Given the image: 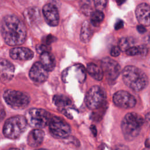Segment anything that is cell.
<instances>
[{"instance_id":"cell-1","label":"cell","mask_w":150,"mask_h":150,"mask_svg":"<svg viewBox=\"0 0 150 150\" xmlns=\"http://www.w3.org/2000/svg\"><path fill=\"white\" fill-rule=\"evenodd\" d=\"M0 30L5 42L12 46L23 44L27 36L26 28L16 16L9 15L4 16L1 22Z\"/></svg>"},{"instance_id":"cell-2","label":"cell","mask_w":150,"mask_h":150,"mask_svg":"<svg viewBox=\"0 0 150 150\" xmlns=\"http://www.w3.org/2000/svg\"><path fill=\"white\" fill-rule=\"evenodd\" d=\"M124 83L135 91H140L148 85V80L146 74L140 69L134 66H127L122 71Z\"/></svg>"},{"instance_id":"cell-3","label":"cell","mask_w":150,"mask_h":150,"mask_svg":"<svg viewBox=\"0 0 150 150\" xmlns=\"http://www.w3.org/2000/svg\"><path fill=\"white\" fill-rule=\"evenodd\" d=\"M144 124L142 117L135 112L127 114L121 122V129L125 139L131 141L137 137Z\"/></svg>"},{"instance_id":"cell-4","label":"cell","mask_w":150,"mask_h":150,"mask_svg":"<svg viewBox=\"0 0 150 150\" xmlns=\"http://www.w3.org/2000/svg\"><path fill=\"white\" fill-rule=\"evenodd\" d=\"M28 125L25 117L22 115L12 117L5 121L3 127V134L8 138L17 139L26 131Z\"/></svg>"},{"instance_id":"cell-5","label":"cell","mask_w":150,"mask_h":150,"mask_svg":"<svg viewBox=\"0 0 150 150\" xmlns=\"http://www.w3.org/2000/svg\"><path fill=\"white\" fill-rule=\"evenodd\" d=\"M28 125L34 129H41L49 123L51 119L50 114L42 108H33L29 110L25 117Z\"/></svg>"},{"instance_id":"cell-6","label":"cell","mask_w":150,"mask_h":150,"mask_svg":"<svg viewBox=\"0 0 150 150\" xmlns=\"http://www.w3.org/2000/svg\"><path fill=\"white\" fill-rule=\"evenodd\" d=\"M3 97L9 106L16 110L25 108L30 102V97L28 94L12 89L6 90L3 94Z\"/></svg>"},{"instance_id":"cell-7","label":"cell","mask_w":150,"mask_h":150,"mask_svg":"<svg viewBox=\"0 0 150 150\" xmlns=\"http://www.w3.org/2000/svg\"><path fill=\"white\" fill-rule=\"evenodd\" d=\"M48 125L51 134L55 138H66L71 133V128L69 124L60 117H52Z\"/></svg>"},{"instance_id":"cell-8","label":"cell","mask_w":150,"mask_h":150,"mask_svg":"<svg viewBox=\"0 0 150 150\" xmlns=\"http://www.w3.org/2000/svg\"><path fill=\"white\" fill-rule=\"evenodd\" d=\"M105 98V93L104 90L98 86L91 87L86 94L85 103L87 107L91 110L98 108Z\"/></svg>"},{"instance_id":"cell-9","label":"cell","mask_w":150,"mask_h":150,"mask_svg":"<svg viewBox=\"0 0 150 150\" xmlns=\"http://www.w3.org/2000/svg\"><path fill=\"white\" fill-rule=\"evenodd\" d=\"M112 100L116 106L122 108H132L137 103L134 96L125 90L117 91L113 96Z\"/></svg>"},{"instance_id":"cell-10","label":"cell","mask_w":150,"mask_h":150,"mask_svg":"<svg viewBox=\"0 0 150 150\" xmlns=\"http://www.w3.org/2000/svg\"><path fill=\"white\" fill-rule=\"evenodd\" d=\"M101 65L104 74L109 80H114L118 77L121 68L118 62L110 57H105L101 60Z\"/></svg>"},{"instance_id":"cell-11","label":"cell","mask_w":150,"mask_h":150,"mask_svg":"<svg viewBox=\"0 0 150 150\" xmlns=\"http://www.w3.org/2000/svg\"><path fill=\"white\" fill-rule=\"evenodd\" d=\"M29 75L33 82L40 84L47 79L49 73L40 62H35L30 68Z\"/></svg>"},{"instance_id":"cell-12","label":"cell","mask_w":150,"mask_h":150,"mask_svg":"<svg viewBox=\"0 0 150 150\" xmlns=\"http://www.w3.org/2000/svg\"><path fill=\"white\" fill-rule=\"evenodd\" d=\"M42 13L44 18L48 25L56 26L59 21V12L55 5L50 3L45 4L42 8Z\"/></svg>"},{"instance_id":"cell-13","label":"cell","mask_w":150,"mask_h":150,"mask_svg":"<svg viewBox=\"0 0 150 150\" xmlns=\"http://www.w3.org/2000/svg\"><path fill=\"white\" fill-rule=\"evenodd\" d=\"M15 67L10 62L5 59H0V81L3 83L9 82L13 77Z\"/></svg>"},{"instance_id":"cell-14","label":"cell","mask_w":150,"mask_h":150,"mask_svg":"<svg viewBox=\"0 0 150 150\" xmlns=\"http://www.w3.org/2000/svg\"><path fill=\"white\" fill-rule=\"evenodd\" d=\"M135 15L140 25L150 26V5L146 3L138 5L135 9Z\"/></svg>"},{"instance_id":"cell-15","label":"cell","mask_w":150,"mask_h":150,"mask_svg":"<svg viewBox=\"0 0 150 150\" xmlns=\"http://www.w3.org/2000/svg\"><path fill=\"white\" fill-rule=\"evenodd\" d=\"M9 55L13 60L24 61L31 60L33 57L34 53L27 47H16L10 50Z\"/></svg>"},{"instance_id":"cell-16","label":"cell","mask_w":150,"mask_h":150,"mask_svg":"<svg viewBox=\"0 0 150 150\" xmlns=\"http://www.w3.org/2000/svg\"><path fill=\"white\" fill-rule=\"evenodd\" d=\"M45 132L41 129H33L27 137V143L31 147H38L43 141Z\"/></svg>"},{"instance_id":"cell-17","label":"cell","mask_w":150,"mask_h":150,"mask_svg":"<svg viewBox=\"0 0 150 150\" xmlns=\"http://www.w3.org/2000/svg\"><path fill=\"white\" fill-rule=\"evenodd\" d=\"M24 17L30 26L37 25L40 22V12L39 8L30 7L27 8L24 13Z\"/></svg>"},{"instance_id":"cell-18","label":"cell","mask_w":150,"mask_h":150,"mask_svg":"<svg viewBox=\"0 0 150 150\" xmlns=\"http://www.w3.org/2000/svg\"><path fill=\"white\" fill-rule=\"evenodd\" d=\"M39 62L47 71H52L56 66L55 59L49 52H43L40 54Z\"/></svg>"},{"instance_id":"cell-19","label":"cell","mask_w":150,"mask_h":150,"mask_svg":"<svg viewBox=\"0 0 150 150\" xmlns=\"http://www.w3.org/2000/svg\"><path fill=\"white\" fill-rule=\"evenodd\" d=\"M93 33V29L91 24L88 21H85L81 26L80 32V39L83 43H88Z\"/></svg>"},{"instance_id":"cell-20","label":"cell","mask_w":150,"mask_h":150,"mask_svg":"<svg viewBox=\"0 0 150 150\" xmlns=\"http://www.w3.org/2000/svg\"><path fill=\"white\" fill-rule=\"evenodd\" d=\"M87 73L95 80H101L104 76V73L101 67L93 63H90L87 65Z\"/></svg>"},{"instance_id":"cell-21","label":"cell","mask_w":150,"mask_h":150,"mask_svg":"<svg viewBox=\"0 0 150 150\" xmlns=\"http://www.w3.org/2000/svg\"><path fill=\"white\" fill-rule=\"evenodd\" d=\"M127 55L134 56L137 55L145 56L148 53V49L144 45H140L138 46H132L125 51Z\"/></svg>"},{"instance_id":"cell-22","label":"cell","mask_w":150,"mask_h":150,"mask_svg":"<svg viewBox=\"0 0 150 150\" xmlns=\"http://www.w3.org/2000/svg\"><path fill=\"white\" fill-rule=\"evenodd\" d=\"M53 103L59 108H63L71 104V100L65 96L56 95L53 98Z\"/></svg>"},{"instance_id":"cell-23","label":"cell","mask_w":150,"mask_h":150,"mask_svg":"<svg viewBox=\"0 0 150 150\" xmlns=\"http://www.w3.org/2000/svg\"><path fill=\"white\" fill-rule=\"evenodd\" d=\"M104 15L102 11H94L90 14V23L94 26H98L103 22Z\"/></svg>"},{"instance_id":"cell-24","label":"cell","mask_w":150,"mask_h":150,"mask_svg":"<svg viewBox=\"0 0 150 150\" xmlns=\"http://www.w3.org/2000/svg\"><path fill=\"white\" fill-rule=\"evenodd\" d=\"M134 39L132 38L125 37L122 38L120 39L118 43V47L121 51L125 52L127 49L134 46Z\"/></svg>"},{"instance_id":"cell-25","label":"cell","mask_w":150,"mask_h":150,"mask_svg":"<svg viewBox=\"0 0 150 150\" xmlns=\"http://www.w3.org/2000/svg\"><path fill=\"white\" fill-rule=\"evenodd\" d=\"M95 8H96L97 11H102L103 9H104V8L106 6L107 1H104V0H97L94 2Z\"/></svg>"},{"instance_id":"cell-26","label":"cell","mask_w":150,"mask_h":150,"mask_svg":"<svg viewBox=\"0 0 150 150\" xmlns=\"http://www.w3.org/2000/svg\"><path fill=\"white\" fill-rule=\"evenodd\" d=\"M121 53V50L118 46H113L110 50V54L114 57L118 56Z\"/></svg>"},{"instance_id":"cell-27","label":"cell","mask_w":150,"mask_h":150,"mask_svg":"<svg viewBox=\"0 0 150 150\" xmlns=\"http://www.w3.org/2000/svg\"><path fill=\"white\" fill-rule=\"evenodd\" d=\"M81 11L86 15H89L93 12L92 8H91L88 5L86 4H84V5L81 7Z\"/></svg>"},{"instance_id":"cell-28","label":"cell","mask_w":150,"mask_h":150,"mask_svg":"<svg viewBox=\"0 0 150 150\" xmlns=\"http://www.w3.org/2000/svg\"><path fill=\"white\" fill-rule=\"evenodd\" d=\"M113 150H129V148L124 145H118L114 146Z\"/></svg>"},{"instance_id":"cell-29","label":"cell","mask_w":150,"mask_h":150,"mask_svg":"<svg viewBox=\"0 0 150 150\" xmlns=\"http://www.w3.org/2000/svg\"><path fill=\"white\" fill-rule=\"evenodd\" d=\"M123 26H124L123 21H122V20H121V19H119V20H118V21L115 22L114 27H115V29L116 30H117V29H119L122 28L123 27Z\"/></svg>"},{"instance_id":"cell-30","label":"cell","mask_w":150,"mask_h":150,"mask_svg":"<svg viewBox=\"0 0 150 150\" xmlns=\"http://www.w3.org/2000/svg\"><path fill=\"white\" fill-rule=\"evenodd\" d=\"M137 29L138 30V32L139 33H144L146 31V28H145L144 26L143 25H139L137 26Z\"/></svg>"},{"instance_id":"cell-31","label":"cell","mask_w":150,"mask_h":150,"mask_svg":"<svg viewBox=\"0 0 150 150\" xmlns=\"http://www.w3.org/2000/svg\"><path fill=\"white\" fill-rule=\"evenodd\" d=\"M90 129H91V131L92 133L93 134V135L94 136H96V134H97V129H96L95 126L94 125H91V127H90Z\"/></svg>"},{"instance_id":"cell-32","label":"cell","mask_w":150,"mask_h":150,"mask_svg":"<svg viewBox=\"0 0 150 150\" xmlns=\"http://www.w3.org/2000/svg\"><path fill=\"white\" fill-rule=\"evenodd\" d=\"M145 118H146V120H147V121L150 123V112L146 114Z\"/></svg>"},{"instance_id":"cell-33","label":"cell","mask_w":150,"mask_h":150,"mask_svg":"<svg viewBox=\"0 0 150 150\" xmlns=\"http://www.w3.org/2000/svg\"><path fill=\"white\" fill-rule=\"evenodd\" d=\"M9 150H20V149H19L18 148H12L9 149Z\"/></svg>"},{"instance_id":"cell-34","label":"cell","mask_w":150,"mask_h":150,"mask_svg":"<svg viewBox=\"0 0 150 150\" xmlns=\"http://www.w3.org/2000/svg\"><path fill=\"white\" fill-rule=\"evenodd\" d=\"M142 150H150V146H148V147H146L145 148H144V149Z\"/></svg>"},{"instance_id":"cell-35","label":"cell","mask_w":150,"mask_h":150,"mask_svg":"<svg viewBox=\"0 0 150 150\" xmlns=\"http://www.w3.org/2000/svg\"><path fill=\"white\" fill-rule=\"evenodd\" d=\"M37 150H47V149H43V148H40V149H37Z\"/></svg>"}]
</instances>
